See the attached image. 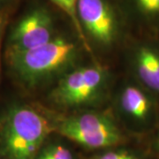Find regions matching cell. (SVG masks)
<instances>
[{
  "label": "cell",
  "instance_id": "cell-1",
  "mask_svg": "<svg viewBox=\"0 0 159 159\" xmlns=\"http://www.w3.org/2000/svg\"><path fill=\"white\" fill-rule=\"evenodd\" d=\"M76 47L64 38H53L44 45L21 52H8L11 67L20 79L35 84L66 68L74 60Z\"/></svg>",
  "mask_w": 159,
  "mask_h": 159
},
{
  "label": "cell",
  "instance_id": "cell-2",
  "mask_svg": "<svg viewBox=\"0 0 159 159\" xmlns=\"http://www.w3.org/2000/svg\"><path fill=\"white\" fill-rule=\"evenodd\" d=\"M50 130L48 121L33 109L14 108L4 128L6 153L11 159H34Z\"/></svg>",
  "mask_w": 159,
  "mask_h": 159
},
{
  "label": "cell",
  "instance_id": "cell-3",
  "mask_svg": "<svg viewBox=\"0 0 159 159\" xmlns=\"http://www.w3.org/2000/svg\"><path fill=\"white\" fill-rule=\"evenodd\" d=\"M57 128L62 135L87 148L110 147L121 140L118 127L111 119L100 114L70 117L62 120Z\"/></svg>",
  "mask_w": 159,
  "mask_h": 159
},
{
  "label": "cell",
  "instance_id": "cell-4",
  "mask_svg": "<svg viewBox=\"0 0 159 159\" xmlns=\"http://www.w3.org/2000/svg\"><path fill=\"white\" fill-rule=\"evenodd\" d=\"M52 34L50 13L43 8L33 9L11 29L8 52H21L41 47L53 39Z\"/></svg>",
  "mask_w": 159,
  "mask_h": 159
},
{
  "label": "cell",
  "instance_id": "cell-5",
  "mask_svg": "<svg viewBox=\"0 0 159 159\" xmlns=\"http://www.w3.org/2000/svg\"><path fill=\"white\" fill-rule=\"evenodd\" d=\"M103 81V72L99 67L80 68L66 75L52 92L53 100L66 106L79 105L90 101Z\"/></svg>",
  "mask_w": 159,
  "mask_h": 159
},
{
  "label": "cell",
  "instance_id": "cell-6",
  "mask_svg": "<svg viewBox=\"0 0 159 159\" xmlns=\"http://www.w3.org/2000/svg\"><path fill=\"white\" fill-rule=\"evenodd\" d=\"M77 14L80 25L93 39L104 45L113 42L117 21L106 0H78Z\"/></svg>",
  "mask_w": 159,
  "mask_h": 159
},
{
  "label": "cell",
  "instance_id": "cell-7",
  "mask_svg": "<svg viewBox=\"0 0 159 159\" xmlns=\"http://www.w3.org/2000/svg\"><path fill=\"white\" fill-rule=\"evenodd\" d=\"M139 79L148 89L159 94V52L149 46H142L135 56Z\"/></svg>",
  "mask_w": 159,
  "mask_h": 159
},
{
  "label": "cell",
  "instance_id": "cell-8",
  "mask_svg": "<svg viewBox=\"0 0 159 159\" xmlns=\"http://www.w3.org/2000/svg\"><path fill=\"white\" fill-rule=\"evenodd\" d=\"M121 104L125 112L141 122L147 121L152 112V102L149 97L136 87H127L121 97Z\"/></svg>",
  "mask_w": 159,
  "mask_h": 159
},
{
  "label": "cell",
  "instance_id": "cell-9",
  "mask_svg": "<svg viewBox=\"0 0 159 159\" xmlns=\"http://www.w3.org/2000/svg\"><path fill=\"white\" fill-rule=\"evenodd\" d=\"M51 1H52L59 8H61L63 11L68 15L74 23V27L76 28V30L79 34L80 37L81 38L82 41H84V43H86L84 32H83L82 27L80 23L78 14H77V2H78V0H51Z\"/></svg>",
  "mask_w": 159,
  "mask_h": 159
},
{
  "label": "cell",
  "instance_id": "cell-10",
  "mask_svg": "<svg viewBox=\"0 0 159 159\" xmlns=\"http://www.w3.org/2000/svg\"><path fill=\"white\" fill-rule=\"evenodd\" d=\"M35 159H74L68 149L60 145H51L44 148Z\"/></svg>",
  "mask_w": 159,
  "mask_h": 159
},
{
  "label": "cell",
  "instance_id": "cell-11",
  "mask_svg": "<svg viewBox=\"0 0 159 159\" xmlns=\"http://www.w3.org/2000/svg\"><path fill=\"white\" fill-rule=\"evenodd\" d=\"M138 11L148 19L159 17V0H134Z\"/></svg>",
  "mask_w": 159,
  "mask_h": 159
},
{
  "label": "cell",
  "instance_id": "cell-12",
  "mask_svg": "<svg viewBox=\"0 0 159 159\" xmlns=\"http://www.w3.org/2000/svg\"><path fill=\"white\" fill-rule=\"evenodd\" d=\"M97 159H137L136 157L127 151H111L104 153Z\"/></svg>",
  "mask_w": 159,
  "mask_h": 159
},
{
  "label": "cell",
  "instance_id": "cell-13",
  "mask_svg": "<svg viewBox=\"0 0 159 159\" xmlns=\"http://www.w3.org/2000/svg\"><path fill=\"white\" fill-rule=\"evenodd\" d=\"M3 24H4V18L0 14V32H1V29L3 28Z\"/></svg>",
  "mask_w": 159,
  "mask_h": 159
},
{
  "label": "cell",
  "instance_id": "cell-14",
  "mask_svg": "<svg viewBox=\"0 0 159 159\" xmlns=\"http://www.w3.org/2000/svg\"><path fill=\"white\" fill-rule=\"evenodd\" d=\"M157 148H159V134L157 136Z\"/></svg>",
  "mask_w": 159,
  "mask_h": 159
},
{
  "label": "cell",
  "instance_id": "cell-15",
  "mask_svg": "<svg viewBox=\"0 0 159 159\" xmlns=\"http://www.w3.org/2000/svg\"><path fill=\"white\" fill-rule=\"evenodd\" d=\"M6 0H0V3H2V2H5Z\"/></svg>",
  "mask_w": 159,
  "mask_h": 159
}]
</instances>
